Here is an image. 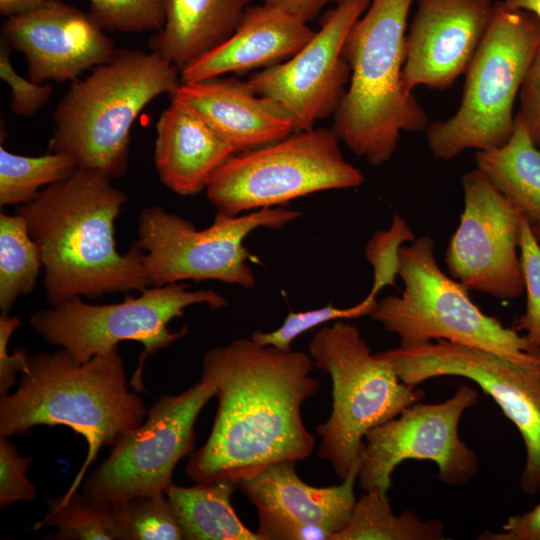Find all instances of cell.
Here are the masks:
<instances>
[{
    "label": "cell",
    "instance_id": "9c48e42d",
    "mask_svg": "<svg viewBox=\"0 0 540 540\" xmlns=\"http://www.w3.org/2000/svg\"><path fill=\"white\" fill-rule=\"evenodd\" d=\"M363 182L362 172L344 159L335 131L314 127L235 153L212 174L205 190L217 212L237 216Z\"/></svg>",
    "mask_w": 540,
    "mask_h": 540
},
{
    "label": "cell",
    "instance_id": "30bf717a",
    "mask_svg": "<svg viewBox=\"0 0 540 540\" xmlns=\"http://www.w3.org/2000/svg\"><path fill=\"white\" fill-rule=\"evenodd\" d=\"M195 304H206L217 310L226 307L228 301L213 290H189L186 283L178 282L148 287L138 297L127 293L122 302L106 305L88 304L76 296L35 312L30 324L38 335L66 349L79 363L125 340L142 344L144 352L130 383L136 392H142L146 357L167 348L187 333L186 327L173 332L168 324Z\"/></svg>",
    "mask_w": 540,
    "mask_h": 540
},
{
    "label": "cell",
    "instance_id": "d590c367",
    "mask_svg": "<svg viewBox=\"0 0 540 540\" xmlns=\"http://www.w3.org/2000/svg\"><path fill=\"white\" fill-rule=\"evenodd\" d=\"M31 460L32 456H21L7 437L0 438L1 509L36 497V487L26 478Z\"/></svg>",
    "mask_w": 540,
    "mask_h": 540
},
{
    "label": "cell",
    "instance_id": "4fadbf2b",
    "mask_svg": "<svg viewBox=\"0 0 540 540\" xmlns=\"http://www.w3.org/2000/svg\"><path fill=\"white\" fill-rule=\"evenodd\" d=\"M406 385L442 376L475 382L516 426L526 459L520 488L540 491V365H522L489 351L438 340L379 352Z\"/></svg>",
    "mask_w": 540,
    "mask_h": 540
},
{
    "label": "cell",
    "instance_id": "836d02e7",
    "mask_svg": "<svg viewBox=\"0 0 540 540\" xmlns=\"http://www.w3.org/2000/svg\"><path fill=\"white\" fill-rule=\"evenodd\" d=\"M519 253L526 290V308L516 321L517 331H524L530 343L540 349V244L530 221L523 215L521 221Z\"/></svg>",
    "mask_w": 540,
    "mask_h": 540
},
{
    "label": "cell",
    "instance_id": "277c9868",
    "mask_svg": "<svg viewBox=\"0 0 540 540\" xmlns=\"http://www.w3.org/2000/svg\"><path fill=\"white\" fill-rule=\"evenodd\" d=\"M416 0H371L350 29L343 56L351 77L333 130L373 166L391 159L402 132H419L428 115L402 86L407 20Z\"/></svg>",
    "mask_w": 540,
    "mask_h": 540
},
{
    "label": "cell",
    "instance_id": "8d00e7d4",
    "mask_svg": "<svg viewBox=\"0 0 540 540\" xmlns=\"http://www.w3.org/2000/svg\"><path fill=\"white\" fill-rule=\"evenodd\" d=\"M21 324L17 316L1 314L0 317V395L9 393L15 384L17 373L24 371L27 365L28 353L23 348H17L13 355L8 354V343L14 331Z\"/></svg>",
    "mask_w": 540,
    "mask_h": 540
},
{
    "label": "cell",
    "instance_id": "74e56055",
    "mask_svg": "<svg viewBox=\"0 0 540 540\" xmlns=\"http://www.w3.org/2000/svg\"><path fill=\"white\" fill-rule=\"evenodd\" d=\"M520 100L521 109L517 115L523 120L534 143L540 147V46L523 81Z\"/></svg>",
    "mask_w": 540,
    "mask_h": 540
},
{
    "label": "cell",
    "instance_id": "52a82bcc",
    "mask_svg": "<svg viewBox=\"0 0 540 540\" xmlns=\"http://www.w3.org/2000/svg\"><path fill=\"white\" fill-rule=\"evenodd\" d=\"M539 46V19L495 2L491 24L465 73L457 111L426 128L434 157L450 160L465 150H490L509 140L514 102Z\"/></svg>",
    "mask_w": 540,
    "mask_h": 540
},
{
    "label": "cell",
    "instance_id": "4dcf8cb0",
    "mask_svg": "<svg viewBox=\"0 0 540 540\" xmlns=\"http://www.w3.org/2000/svg\"><path fill=\"white\" fill-rule=\"evenodd\" d=\"M377 300L366 296L359 303L338 308L332 303L328 305L301 312H290L282 325L274 331H254L250 338L259 345L273 346L281 350H290L291 343L304 332L332 320L355 319L371 315L376 307Z\"/></svg>",
    "mask_w": 540,
    "mask_h": 540
},
{
    "label": "cell",
    "instance_id": "ee69618b",
    "mask_svg": "<svg viewBox=\"0 0 540 540\" xmlns=\"http://www.w3.org/2000/svg\"><path fill=\"white\" fill-rule=\"evenodd\" d=\"M533 233L540 244V222L531 223Z\"/></svg>",
    "mask_w": 540,
    "mask_h": 540
},
{
    "label": "cell",
    "instance_id": "6da1fadb",
    "mask_svg": "<svg viewBox=\"0 0 540 540\" xmlns=\"http://www.w3.org/2000/svg\"><path fill=\"white\" fill-rule=\"evenodd\" d=\"M310 355L241 338L207 351L202 376L216 386L218 407L206 443L185 472L197 483L248 479L281 461H300L315 446L302 404L319 389Z\"/></svg>",
    "mask_w": 540,
    "mask_h": 540
},
{
    "label": "cell",
    "instance_id": "603a6c76",
    "mask_svg": "<svg viewBox=\"0 0 540 540\" xmlns=\"http://www.w3.org/2000/svg\"><path fill=\"white\" fill-rule=\"evenodd\" d=\"M252 0H163L165 21L150 51L179 71L225 42Z\"/></svg>",
    "mask_w": 540,
    "mask_h": 540
},
{
    "label": "cell",
    "instance_id": "b9f144b4",
    "mask_svg": "<svg viewBox=\"0 0 540 540\" xmlns=\"http://www.w3.org/2000/svg\"><path fill=\"white\" fill-rule=\"evenodd\" d=\"M45 0H0V12L11 17L23 14L41 5Z\"/></svg>",
    "mask_w": 540,
    "mask_h": 540
},
{
    "label": "cell",
    "instance_id": "cb8c5ba5",
    "mask_svg": "<svg viewBox=\"0 0 540 540\" xmlns=\"http://www.w3.org/2000/svg\"><path fill=\"white\" fill-rule=\"evenodd\" d=\"M475 158L477 168L530 223L540 222V147L518 115L509 140L477 151Z\"/></svg>",
    "mask_w": 540,
    "mask_h": 540
},
{
    "label": "cell",
    "instance_id": "7a4b0ae2",
    "mask_svg": "<svg viewBox=\"0 0 540 540\" xmlns=\"http://www.w3.org/2000/svg\"><path fill=\"white\" fill-rule=\"evenodd\" d=\"M111 179L77 168L16 208L40 248L52 306L76 296L95 299L151 287L136 242L126 253L117 250L115 221L127 197Z\"/></svg>",
    "mask_w": 540,
    "mask_h": 540
},
{
    "label": "cell",
    "instance_id": "f1b7e54d",
    "mask_svg": "<svg viewBox=\"0 0 540 540\" xmlns=\"http://www.w3.org/2000/svg\"><path fill=\"white\" fill-rule=\"evenodd\" d=\"M49 510L41 525L57 531L49 535L58 540H118L111 506L97 505L77 491L48 500Z\"/></svg>",
    "mask_w": 540,
    "mask_h": 540
},
{
    "label": "cell",
    "instance_id": "3957f363",
    "mask_svg": "<svg viewBox=\"0 0 540 540\" xmlns=\"http://www.w3.org/2000/svg\"><path fill=\"white\" fill-rule=\"evenodd\" d=\"M129 387L118 346L84 363L64 348L29 356L18 389L0 397V436L22 435L37 425H64L80 434L88 453L67 491L75 492L101 447L116 445L147 416Z\"/></svg>",
    "mask_w": 540,
    "mask_h": 540
},
{
    "label": "cell",
    "instance_id": "ac0fdd59",
    "mask_svg": "<svg viewBox=\"0 0 540 540\" xmlns=\"http://www.w3.org/2000/svg\"><path fill=\"white\" fill-rule=\"evenodd\" d=\"M406 35L403 89L445 90L465 74L494 15L493 0H416Z\"/></svg>",
    "mask_w": 540,
    "mask_h": 540
},
{
    "label": "cell",
    "instance_id": "1f68e13d",
    "mask_svg": "<svg viewBox=\"0 0 540 540\" xmlns=\"http://www.w3.org/2000/svg\"><path fill=\"white\" fill-rule=\"evenodd\" d=\"M90 15L107 31L136 33L160 31L164 25L163 0H88Z\"/></svg>",
    "mask_w": 540,
    "mask_h": 540
},
{
    "label": "cell",
    "instance_id": "7bdbcfd3",
    "mask_svg": "<svg viewBox=\"0 0 540 540\" xmlns=\"http://www.w3.org/2000/svg\"><path fill=\"white\" fill-rule=\"evenodd\" d=\"M509 8L533 14L540 21V0H502Z\"/></svg>",
    "mask_w": 540,
    "mask_h": 540
},
{
    "label": "cell",
    "instance_id": "d6a6232c",
    "mask_svg": "<svg viewBox=\"0 0 540 540\" xmlns=\"http://www.w3.org/2000/svg\"><path fill=\"white\" fill-rule=\"evenodd\" d=\"M415 239L408 223L398 214L393 215L387 230H379L373 234L365 248V258L373 268V284L368 297L376 299L384 287L395 286L399 250L405 242Z\"/></svg>",
    "mask_w": 540,
    "mask_h": 540
},
{
    "label": "cell",
    "instance_id": "ffe728a7",
    "mask_svg": "<svg viewBox=\"0 0 540 540\" xmlns=\"http://www.w3.org/2000/svg\"><path fill=\"white\" fill-rule=\"evenodd\" d=\"M359 466L337 486L315 487L299 478L295 461H281L236 485L256 507L258 524H320L335 536L350 520Z\"/></svg>",
    "mask_w": 540,
    "mask_h": 540
},
{
    "label": "cell",
    "instance_id": "44dd1931",
    "mask_svg": "<svg viewBox=\"0 0 540 540\" xmlns=\"http://www.w3.org/2000/svg\"><path fill=\"white\" fill-rule=\"evenodd\" d=\"M314 34L308 24L280 8L264 3L251 5L225 42L180 71L181 81H200L280 64L293 57Z\"/></svg>",
    "mask_w": 540,
    "mask_h": 540
},
{
    "label": "cell",
    "instance_id": "4316f807",
    "mask_svg": "<svg viewBox=\"0 0 540 540\" xmlns=\"http://www.w3.org/2000/svg\"><path fill=\"white\" fill-rule=\"evenodd\" d=\"M42 267L41 252L25 219L0 214V310L9 314L15 301L31 293Z\"/></svg>",
    "mask_w": 540,
    "mask_h": 540
},
{
    "label": "cell",
    "instance_id": "d4e9b609",
    "mask_svg": "<svg viewBox=\"0 0 540 540\" xmlns=\"http://www.w3.org/2000/svg\"><path fill=\"white\" fill-rule=\"evenodd\" d=\"M235 482L217 480L182 487L172 484L166 492L186 540H262L245 526L231 504Z\"/></svg>",
    "mask_w": 540,
    "mask_h": 540
},
{
    "label": "cell",
    "instance_id": "d6986e66",
    "mask_svg": "<svg viewBox=\"0 0 540 540\" xmlns=\"http://www.w3.org/2000/svg\"><path fill=\"white\" fill-rule=\"evenodd\" d=\"M196 111L237 153L279 141L295 132L276 102L235 77L182 82L171 95Z\"/></svg>",
    "mask_w": 540,
    "mask_h": 540
},
{
    "label": "cell",
    "instance_id": "484cf974",
    "mask_svg": "<svg viewBox=\"0 0 540 540\" xmlns=\"http://www.w3.org/2000/svg\"><path fill=\"white\" fill-rule=\"evenodd\" d=\"M444 526L439 520H423L405 510L392 512L389 498L378 490H367L356 500L347 526L333 540H441Z\"/></svg>",
    "mask_w": 540,
    "mask_h": 540
},
{
    "label": "cell",
    "instance_id": "9a60e30c",
    "mask_svg": "<svg viewBox=\"0 0 540 540\" xmlns=\"http://www.w3.org/2000/svg\"><path fill=\"white\" fill-rule=\"evenodd\" d=\"M464 208L445 253L450 276L499 299L524 293L519 238L523 214L478 168L462 175Z\"/></svg>",
    "mask_w": 540,
    "mask_h": 540
},
{
    "label": "cell",
    "instance_id": "8fae6325",
    "mask_svg": "<svg viewBox=\"0 0 540 540\" xmlns=\"http://www.w3.org/2000/svg\"><path fill=\"white\" fill-rule=\"evenodd\" d=\"M285 207L263 208L237 216L217 212L205 229L162 206L145 208L138 220V239L151 286L185 280H216L252 289L255 275L248 261L255 259L244 244L259 228L281 229L301 217Z\"/></svg>",
    "mask_w": 540,
    "mask_h": 540
},
{
    "label": "cell",
    "instance_id": "f35d334b",
    "mask_svg": "<svg viewBox=\"0 0 540 540\" xmlns=\"http://www.w3.org/2000/svg\"><path fill=\"white\" fill-rule=\"evenodd\" d=\"M501 532H482L480 540H540V502L531 510L510 517Z\"/></svg>",
    "mask_w": 540,
    "mask_h": 540
},
{
    "label": "cell",
    "instance_id": "ba28073f",
    "mask_svg": "<svg viewBox=\"0 0 540 540\" xmlns=\"http://www.w3.org/2000/svg\"><path fill=\"white\" fill-rule=\"evenodd\" d=\"M314 367L332 381V410L316 426L318 456L344 480L360 464L366 434L419 402L424 391L403 383L391 365L372 353L354 325L338 320L309 343Z\"/></svg>",
    "mask_w": 540,
    "mask_h": 540
},
{
    "label": "cell",
    "instance_id": "2e32d148",
    "mask_svg": "<svg viewBox=\"0 0 540 540\" xmlns=\"http://www.w3.org/2000/svg\"><path fill=\"white\" fill-rule=\"evenodd\" d=\"M370 1L337 4L323 15L320 29L293 57L247 78L256 94L273 100L288 113L295 132L313 129L316 122L338 109L351 77L343 45Z\"/></svg>",
    "mask_w": 540,
    "mask_h": 540
},
{
    "label": "cell",
    "instance_id": "5b68a950",
    "mask_svg": "<svg viewBox=\"0 0 540 540\" xmlns=\"http://www.w3.org/2000/svg\"><path fill=\"white\" fill-rule=\"evenodd\" d=\"M181 83L179 69L158 54L116 50L109 61L73 82L58 103L49 152L71 156L81 169L124 176L135 119L153 99L172 95Z\"/></svg>",
    "mask_w": 540,
    "mask_h": 540
},
{
    "label": "cell",
    "instance_id": "e575fe53",
    "mask_svg": "<svg viewBox=\"0 0 540 540\" xmlns=\"http://www.w3.org/2000/svg\"><path fill=\"white\" fill-rule=\"evenodd\" d=\"M10 50L11 48L1 40L0 78L9 86L11 110L19 116L31 117L49 102L53 87L20 76L11 63Z\"/></svg>",
    "mask_w": 540,
    "mask_h": 540
},
{
    "label": "cell",
    "instance_id": "60d3db41",
    "mask_svg": "<svg viewBox=\"0 0 540 540\" xmlns=\"http://www.w3.org/2000/svg\"><path fill=\"white\" fill-rule=\"evenodd\" d=\"M262 3L282 9L299 21L308 24L330 3L339 4L345 0H261Z\"/></svg>",
    "mask_w": 540,
    "mask_h": 540
},
{
    "label": "cell",
    "instance_id": "f546056e",
    "mask_svg": "<svg viewBox=\"0 0 540 540\" xmlns=\"http://www.w3.org/2000/svg\"><path fill=\"white\" fill-rule=\"evenodd\" d=\"M118 540H183L166 495H142L111 505Z\"/></svg>",
    "mask_w": 540,
    "mask_h": 540
},
{
    "label": "cell",
    "instance_id": "e0dca14e",
    "mask_svg": "<svg viewBox=\"0 0 540 540\" xmlns=\"http://www.w3.org/2000/svg\"><path fill=\"white\" fill-rule=\"evenodd\" d=\"M104 31L89 12L61 0H45L8 17L1 40L23 53L30 80L62 83L113 57L114 43Z\"/></svg>",
    "mask_w": 540,
    "mask_h": 540
},
{
    "label": "cell",
    "instance_id": "ab89813d",
    "mask_svg": "<svg viewBox=\"0 0 540 540\" xmlns=\"http://www.w3.org/2000/svg\"><path fill=\"white\" fill-rule=\"evenodd\" d=\"M256 532L262 540H332L334 532L320 524H258Z\"/></svg>",
    "mask_w": 540,
    "mask_h": 540
},
{
    "label": "cell",
    "instance_id": "7402d4cb",
    "mask_svg": "<svg viewBox=\"0 0 540 540\" xmlns=\"http://www.w3.org/2000/svg\"><path fill=\"white\" fill-rule=\"evenodd\" d=\"M156 132L159 179L178 195L206 189L212 174L237 153L196 111L174 98L160 115Z\"/></svg>",
    "mask_w": 540,
    "mask_h": 540
},
{
    "label": "cell",
    "instance_id": "5bb4252c",
    "mask_svg": "<svg viewBox=\"0 0 540 540\" xmlns=\"http://www.w3.org/2000/svg\"><path fill=\"white\" fill-rule=\"evenodd\" d=\"M477 399L478 391L463 385L443 402H416L371 429L364 439L360 487L387 495L395 468L409 459L433 461L445 484L461 486L471 480L479 470L478 457L461 440L458 428L463 413Z\"/></svg>",
    "mask_w": 540,
    "mask_h": 540
},
{
    "label": "cell",
    "instance_id": "7c38bea8",
    "mask_svg": "<svg viewBox=\"0 0 540 540\" xmlns=\"http://www.w3.org/2000/svg\"><path fill=\"white\" fill-rule=\"evenodd\" d=\"M217 388L207 377L177 395H163L147 419L125 435L86 480L84 495L111 506L142 495H166L177 463L194 450L195 421Z\"/></svg>",
    "mask_w": 540,
    "mask_h": 540
},
{
    "label": "cell",
    "instance_id": "83f0119b",
    "mask_svg": "<svg viewBox=\"0 0 540 540\" xmlns=\"http://www.w3.org/2000/svg\"><path fill=\"white\" fill-rule=\"evenodd\" d=\"M76 161L64 153L24 156L0 146V205H22L45 187L72 175Z\"/></svg>",
    "mask_w": 540,
    "mask_h": 540
},
{
    "label": "cell",
    "instance_id": "8992f818",
    "mask_svg": "<svg viewBox=\"0 0 540 540\" xmlns=\"http://www.w3.org/2000/svg\"><path fill=\"white\" fill-rule=\"evenodd\" d=\"M400 296L377 301L370 317L396 334L400 346L446 340L489 351L522 365H540V349L516 329L486 315L468 290L435 259L434 241L421 236L399 250Z\"/></svg>",
    "mask_w": 540,
    "mask_h": 540
}]
</instances>
